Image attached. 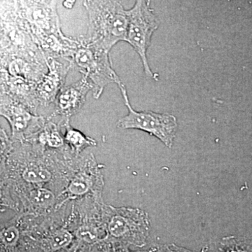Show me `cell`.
I'll list each match as a JSON object with an SVG mask.
<instances>
[{
	"instance_id": "6da1fadb",
	"label": "cell",
	"mask_w": 252,
	"mask_h": 252,
	"mask_svg": "<svg viewBox=\"0 0 252 252\" xmlns=\"http://www.w3.org/2000/svg\"><path fill=\"white\" fill-rule=\"evenodd\" d=\"M83 5L89 17L86 42L110 52L117 43L125 41L127 11L120 1H84Z\"/></svg>"
},
{
	"instance_id": "7a4b0ae2",
	"label": "cell",
	"mask_w": 252,
	"mask_h": 252,
	"mask_svg": "<svg viewBox=\"0 0 252 252\" xmlns=\"http://www.w3.org/2000/svg\"><path fill=\"white\" fill-rule=\"evenodd\" d=\"M109 53L86 42L82 36L74 39L66 59L71 67L91 81L94 86L93 95L96 99L101 97L106 86L123 83L113 69Z\"/></svg>"
},
{
	"instance_id": "3957f363",
	"label": "cell",
	"mask_w": 252,
	"mask_h": 252,
	"mask_svg": "<svg viewBox=\"0 0 252 252\" xmlns=\"http://www.w3.org/2000/svg\"><path fill=\"white\" fill-rule=\"evenodd\" d=\"M119 87L128 113L119 119L118 127L124 130L144 131L157 137L168 148H172L178 127L177 118L168 113L161 114L149 110L137 112L131 106L125 84L122 83Z\"/></svg>"
},
{
	"instance_id": "277c9868",
	"label": "cell",
	"mask_w": 252,
	"mask_h": 252,
	"mask_svg": "<svg viewBox=\"0 0 252 252\" xmlns=\"http://www.w3.org/2000/svg\"><path fill=\"white\" fill-rule=\"evenodd\" d=\"M127 11L126 42L140 56L144 71L147 77L156 78L149 66L147 51L151 45L152 36L160 25V21L151 8L150 1L139 0Z\"/></svg>"
},
{
	"instance_id": "5b68a950",
	"label": "cell",
	"mask_w": 252,
	"mask_h": 252,
	"mask_svg": "<svg viewBox=\"0 0 252 252\" xmlns=\"http://www.w3.org/2000/svg\"><path fill=\"white\" fill-rule=\"evenodd\" d=\"M107 216V233L114 241L138 248L146 245L150 220L143 210L109 207Z\"/></svg>"
},
{
	"instance_id": "8992f818",
	"label": "cell",
	"mask_w": 252,
	"mask_h": 252,
	"mask_svg": "<svg viewBox=\"0 0 252 252\" xmlns=\"http://www.w3.org/2000/svg\"><path fill=\"white\" fill-rule=\"evenodd\" d=\"M26 14L33 26L39 44L49 36L62 33L56 5L57 1H29Z\"/></svg>"
},
{
	"instance_id": "52a82bcc",
	"label": "cell",
	"mask_w": 252,
	"mask_h": 252,
	"mask_svg": "<svg viewBox=\"0 0 252 252\" xmlns=\"http://www.w3.org/2000/svg\"><path fill=\"white\" fill-rule=\"evenodd\" d=\"M93 89L91 81L84 77L77 82L64 86L55 100L54 112L51 118L61 116L63 120H69L82 109L86 96Z\"/></svg>"
},
{
	"instance_id": "ba28073f",
	"label": "cell",
	"mask_w": 252,
	"mask_h": 252,
	"mask_svg": "<svg viewBox=\"0 0 252 252\" xmlns=\"http://www.w3.org/2000/svg\"><path fill=\"white\" fill-rule=\"evenodd\" d=\"M45 61L49 71L38 81L35 93L37 104L47 106L56 100L58 94L64 87L66 77L72 67L70 64H63L51 56L45 59Z\"/></svg>"
},
{
	"instance_id": "9c48e42d",
	"label": "cell",
	"mask_w": 252,
	"mask_h": 252,
	"mask_svg": "<svg viewBox=\"0 0 252 252\" xmlns=\"http://www.w3.org/2000/svg\"><path fill=\"white\" fill-rule=\"evenodd\" d=\"M0 116H2L9 123L14 138H23L32 131L39 130L45 125L44 117L34 115L22 106L17 104L1 107Z\"/></svg>"
},
{
	"instance_id": "30bf717a",
	"label": "cell",
	"mask_w": 252,
	"mask_h": 252,
	"mask_svg": "<svg viewBox=\"0 0 252 252\" xmlns=\"http://www.w3.org/2000/svg\"><path fill=\"white\" fill-rule=\"evenodd\" d=\"M62 126L65 130L63 137L64 142L73 149L76 154H80L88 147L97 145V142L92 137H88L81 131L74 128L70 125L69 120L64 121Z\"/></svg>"
},
{
	"instance_id": "8fae6325",
	"label": "cell",
	"mask_w": 252,
	"mask_h": 252,
	"mask_svg": "<svg viewBox=\"0 0 252 252\" xmlns=\"http://www.w3.org/2000/svg\"><path fill=\"white\" fill-rule=\"evenodd\" d=\"M91 187L90 177L85 173L78 174L72 179L68 185L67 189L64 190V193L67 195V198L62 203L60 204L59 207L68 200H74L85 195L89 191Z\"/></svg>"
},
{
	"instance_id": "7c38bea8",
	"label": "cell",
	"mask_w": 252,
	"mask_h": 252,
	"mask_svg": "<svg viewBox=\"0 0 252 252\" xmlns=\"http://www.w3.org/2000/svg\"><path fill=\"white\" fill-rule=\"evenodd\" d=\"M217 252H252V241L242 237H225L217 245Z\"/></svg>"
},
{
	"instance_id": "4fadbf2b",
	"label": "cell",
	"mask_w": 252,
	"mask_h": 252,
	"mask_svg": "<svg viewBox=\"0 0 252 252\" xmlns=\"http://www.w3.org/2000/svg\"><path fill=\"white\" fill-rule=\"evenodd\" d=\"M39 141L44 145L51 148H60L64 144V138L60 132L59 126L49 122L43 127V132L39 135Z\"/></svg>"
},
{
	"instance_id": "5bb4252c",
	"label": "cell",
	"mask_w": 252,
	"mask_h": 252,
	"mask_svg": "<svg viewBox=\"0 0 252 252\" xmlns=\"http://www.w3.org/2000/svg\"><path fill=\"white\" fill-rule=\"evenodd\" d=\"M22 177L28 183L41 184L49 182L52 175L46 167L32 165L26 167L23 170Z\"/></svg>"
},
{
	"instance_id": "9a60e30c",
	"label": "cell",
	"mask_w": 252,
	"mask_h": 252,
	"mask_svg": "<svg viewBox=\"0 0 252 252\" xmlns=\"http://www.w3.org/2000/svg\"><path fill=\"white\" fill-rule=\"evenodd\" d=\"M73 240V235L66 229H60L50 235L46 239L50 250L52 252H57L67 248Z\"/></svg>"
},
{
	"instance_id": "2e32d148",
	"label": "cell",
	"mask_w": 252,
	"mask_h": 252,
	"mask_svg": "<svg viewBox=\"0 0 252 252\" xmlns=\"http://www.w3.org/2000/svg\"><path fill=\"white\" fill-rule=\"evenodd\" d=\"M31 200L33 205L41 208L47 209L52 206L56 201L54 193L49 189L37 188L31 193Z\"/></svg>"
},
{
	"instance_id": "e0dca14e",
	"label": "cell",
	"mask_w": 252,
	"mask_h": 252,
	"mask_svg": "<svg viewBox=\"0 0 252 252\" xmlns=\"http://www.w3.org/2000/svg\"><path fill=\"white\" fill-rule=\"evenodd\" d=\"M26 64L22 60H15L10 63L9 71L10 74L14 77H21L24 74Z\"/></svg>"
},
{
	"instance_id": "ac0fdd59",
	"label": "cell",
	"mask_w": 252,
	"mask_h": 252,
	"mask_svg": "<svg viewBox=\"0 0 252 252\" xmlns=\"http://www.w3.org/2000/svg\"><path fill=\"white\" fill-rule=\"evenodd\" d=\"M203 250L201 252H205ZM152 252H195L190 251L187 249L181 248L177 246L175 244H168V245H161V246L157 247Z\"/></svg>"
},
{
	"instance_id": "d6986e66",
	"label": "cell",
	"mask_w": 252,
	"mask_h": 252,
	"mask_svg": "<svg viewBox=\"0 0 252 252\" xmlns=\"http://www.w3.org/2000/svg\"><path fill=\"white\" fill-rule=\"evenodd\" d=\"M9 148V142L4 134H0V161L7 153Z\"/></svg>"
},
{
	"instance_id": "ffe728a7",
	"label": "cell",
	"mask_w": 252,
	"mask_h": 252,
	"mask_svg": "<svg viewBox=\"0 0 252 252\" xmlns=\"http://www.w3.org/2000/svg\"><path fill=\"white\" fill-rule=\"evenodd\" d=\"M79 236L88 243H92L97 239V233L93 230L82 229L79 232Z\"/></svg>"
},
{
	"instance_id": "44dd1931",
	"label": "cell",
	"mask_w": 252,
	"mask_h": 252,
	"mask_svg": "<svg viewBox=\"0 0 252 252\" xmlns=\"http://www.w3.org/2000/svg\"><path fill=\"white\" fill-rule=\"evenodd\" d=\"M7 200V197H6L4 190L0 187V210H4L6 207L11 206Z\"/></svg>"
},
{
	"instance_id": "7402d4cb",
	"label": "cell",
	"mask_w": 252,
	"mask_h": 252,
	"mask_svg": "<svg viewBox=\"0 0 252 252\" xmlns=\"http://www.w3.org/2000/svg\"><path fill=\"white\" fill-rule=\"evenodd\" d=\"M76 1H63V5L66 9H72L73 6L75 4Z\"/></svg>"
},
{
	"instance_id": "603a6c76",
	"label": "cell",
	"mask_w": 252,
	"mask_h": 252,
	"mask_svg": "<svg viewBox=\"0 0 252 252\" xmlns=\"http://www.w3.org/2000/svg\"><path fill=\"white\" fill-rule=\"evenodd\" d=\"M205 252H206V250H205Z\"/></svg>"
}]
</instances>
